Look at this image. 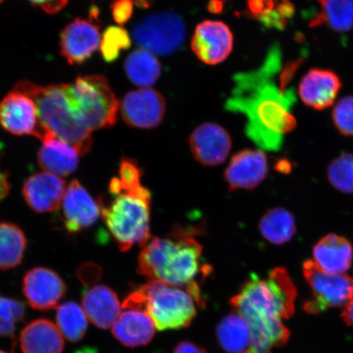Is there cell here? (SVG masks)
<instances>
[{
  "label": "cell",
  "instance_id": "cell-1",
  "mask_svg": "<svg viewBox=\"0 0 353 353\" xmlns=\"http://www.w3.org/2000/svg\"><path fill=\"white\" fill-rule=\"evenodd\" d=\"M269 68L270 60L258 72L236 74L225 108L245 114L247 136L259 147L276 152L281 148L284 135L294 130L295 120L281 94L268 83Z\"/></svg>",
  "mask_w": 353,
  "mask_h": 353
},
{
  "label": "cell",
  "instance_id": "cell-2",
  "mask_svg": "<svg viewBox=\"0 0 353 353\" xmlns=\"http://www.w3.org/2000/svg\"><path fill=\"white\" fill-rule=\"evenodd\" d=\"M141 176L138 164L123 159L119 176L110 183L112 201L105 205L99 199L105 227L123 252L136 245L144 246L150 239L152 196Z\"/></svg>",
  "mask_w": 353,
  "mask_h": 353
},
{
  "label": "cell",
  "instance_id": "cell-3",
  "mask_svg": "<svg viewBox=\"0 0 353 353\" xmlns=\"http://www.w3.org/2000/svg\"><path fill=\"white\" fill-rule=\"evenodd\" d=\"M203 248L192 236L176 233L167 238L154 237L143 246L139 258V274L153 281L185 287L202 306L204 300L196 278L209 274L203 263Z\"/></svg>",
  "mask_w": 353,
  "mask_h": 353
},
{
  "label": "cell",
  "instance_id": "cell-4",
  "mask_svg": "<svg viewBox=\"0 0 353 353\" xmlns=\"http://www.w3.org/2000/svg\"><path fill=\"white\" fill-rule=\"evenodd\" d=\"M296 298L297 289L288 271L276 268L267 279L251 274L230 303L251 330L267 334L278 321L293 316Z\"/></svg>",
  "mask_w": 353,
  "mask_h": 353
},
{
  "label": "cell",
  "instance_id": "cell-5",
  "mask_svg": "<svg viewBox=\"0 0 353 353\" xmlns=\"http://www.w3.org/2000/svg\"><path fill=\"white\" fill-rule=\"evenodd\" d=\"M14 90L32 98L44 129L73 145L82 156L90 151L91 132L74 117L66 99L63 85L41 86L22 81L17 83Z\"/></svg>",
  "mask_w": 353,
  "mask_h": 353
},
{
  "label": "cell",
  "instance_id": "cell-6",
  "mask_svg": "<svg viewBox=\"0 0 353 353\" xmlns=\"http://www.w3.org/2000/svg\"><path fill=\"white\" fill-rule=\"evenodd\" d=\"M195 302L187 290L153 281L134 291L123 301L143 308L159 330L187 327L196 315Z\"/></svg>",
  "mask_w": 353,
  "mask_h": 353
},
{
  "label": "cell",
  "instance_id": "cell-7",
  "mask_svg": "<svg viewBox=\"0 0 353 353\" xmlns=\"http://www.w3.org/2000/svg\"><path fill=\"white\" fill-rule=\"evenodd\" d=\"M63 90L74 117L91 132L117 123L120 105L104 77H78L63 85Z\"/></svg>",
  "mask_w": 353,
  "mask_h": 353
},
{
  "label": "cell",
  "instance_id": "cell-8",
  "mask_svg": "<svg viewBox=\"0 0 353 353\" xmlns=\"http://www.w3.org/2000/svg\"><path fill=\"white\" fill-rule=\"evenodd\" d=\"M134 42L152 54L168 56L178 52L186 38V26L178 13H152L132 26Z\"/></svg>",
  "mask_w": 353,
  "mask_h": 353
},
{
  "label": "cell",
  "instance_id": "cell-9",
  "mask_svg": "<svg viewBox=\"0 0 353 353\" xmlns=\"http://www.w3.org/2000/svg\"><path fill=\"white\" fill-rule=\"evenodd\" d=\"M303 272L312 294L303 307L309 314H319L328 308H344L353 300V276L326 272L313 260L303 263Z\"/></svg>",
  "mask_w": 353,
  "mask_h": 353
},
{
  "label": "cell",
  "instance_id": "cell-10",
  "mask_svg": "<svg viewBox=\"0 0 353 353\" xmlns=\"http://www.w3.org/2000/svg\"><path fill=\"white\" fill-rule=\"evenodd\" d=\"M98 10L92 8L88 19H77L66 25L60 34L61 54L70 65L81 64L101 46Z\"/></svg>",
  "mask_w": 353,
  "mask_h": 353
},
{
  "label": "cell",
  "instance_id": "cell-11",
  "mask_svg": "<svg viewBox=\"0 0 353 353\" xmlns=\"http://www.w3.org/2000/svg\"><path fill=\"white\" fill-rule=\"evenodd\" d=\"M0 125L12 134L32 135L41 140L52 134L39 121L32 98L14 88L0 103Z\"/></svg>",
  "mask_w": 353,
  "mask_h": 353
},
{
  "label": "cell",
  "instance_id": "cell-12",
  "mask_svg": "<svg viewBox=\"0 0 353 353\" xmlns=\"http://www.w3.org/2000/svg\"><path fill=\"white\" fill-rule=\"evenodd\" d=\"M120 109L128 125L149 130L161 125L165 117L166 103L160 92L151 88H141L123 97Z\"/></svg>",
  "mask_w": 353,
  "mask_h": 353
},
{
  "label": "cell",
  "instance_id": "cell-13",
  "mask_svg": "<svg viewBox=\"0 0 353 353\" xmlns=\"http://www.w3.org/2000/svg\"><path fill=\"white\" fill-rule=\"evenodd\" d=\"M233 35L222 21H205L196 26L192 41V50L202 63L217 65L230 55Z\"/></svg>",
  "mask_w": 353,
  "mask_h": 353
},
{
  "label": "cell",
  "instance_id": "cell-14",
  "mask_svg": "<svg viewBox=\"0 0 353 353\" xmlns=\"http://www.w3.org/2000/svg\"><path fill=\"white\" fill-rule=\"evenodd\" d=\"M61 205V219L70 234L94 226L101 215L99 200L95 201L78 180L72 181L66 188Z\"/></svg>",
  "mask_w": 353,
  "mask_h": 353
},
{
  "label": "cell",
  "instance_id": "cell-15",
  "mask_svg": "<svg viewBox=\"0 0 353 353\" xmlns=\"http://www.w3.org/2000/svg\"><path fill=\"white\" fill-rule=\"evenodd\" d=\"M22 291L30 307L37 310L47 311L55 307L63 299L66 286L57 272L39 267L26 273Z\"/></svg>",
  "mask_w": 353,
  "mask_h": 353
},
{
  "label": "cell",
  "instance_id": "cell-16",
  "mask_svg": "<svg viewBox=\"0 0 353 353\" xmlns=\"http://www.w3.org/2000/svg\"><path fill=\"white\" fill-rule=\"evenodd\" d=\"M189 144L198 162L206 166H216L227 160L232 148V140L228 131L222 126L205 123L192 132Z\"/></svg>",
  "mask_w": 353,
  "mask_h": 353
},
{
  "label": "cell",
  "instance_id": "cell-17",
  "mask_svg": "<svg viewBox=\"0 0 353 353\" xmlns=\"http://www.w3.org/2000/svg\"><path fill=\"white\" fill-rule=\"evenodd\" d=\"M65 192V181L48 172L30 176L22 188L26 204L38 213L59 210Z\"/></svg>",
  "mask_w": 353,
  "mask_h": 353
},
{
  "label": "cell",
  "instance_id": "cell-18",
  "mask_svg": "<svg viewBox=\"0 0 353 353\" xmlns=\"http://www.w3.org/2000/svg\"><path fill=\"white\" fill-rule=\"evenodd\" d=\"M266 154L259 150H245L235 154L225 171V180L231 191L251 190L266 179Z\"/></svg>",
  "mask_w": 353,
  "mask_h": 353
},
{
  "label": "cell",
  "instance_id": "cell-19",
  "mask_svg": "<svg viewBox=\"0 0 353 353\" xmlns=\"http://www.w3.org/2000/svg\"><path fill=\"white\" fill-rule=\"evenodd\" d=\"M121 311L112 326V334L126 347L145 345L152 341L156 331L153 321L143 308L123 303Z\"/></svg>",
  "mask_w": 353,
  "mask_h": 353
},
{
  "label": "cell",
  "instance_id": "cell-20",
  "mask_svg": "<svg viewBox=\"0 0 353 353\" xmlns=\"http://www.w3.org/2000/svg\"><path fill=\"white\" fill-rule=\"evenodd\" d=\"M341 88V79L329 70L312 69L299 86L303 103L316 110H324L334 103Z\"/></svg>",
  "mask_w": 353,
  "mask_h": 353
},
{
  "label": "cell",
  "instance_id": "cell-21",
  "mask_svg": "<svg viewBox=\"0 0 353 353\" xmlns=\"http://www.w3.org/2000/svg\"><path fill=\"white\" fill-rule=\"evenodd\" d=\"M82 305L88 319L101 329L112 327L122 310L116 293L103 285L86 289L83 294Z\"/></svg>",
  "mask_w": 353,
  "mask_h": 353
},
{
  "label": "cell",
  "instance_id": "cell-22",
  "mask_svg": "<svg viewBox=\"0 0 353 353\" xmlns=\"http://www.w3.org/2000/svg\"><path fill=\"white\" fill-rule=\"evenodd\" d=\"M313 261L326 272L345 274L352 265V245L345 237L328 234L313 248Z\"/></svg>",
  "mask_w": 353,
  "mask_h": 353
},
{
  "label": "cell",
  "instance_id": "cell-23",
  "mask_svg": "<svg viewBox=\"0 0 353 353\" xmlns=\"http://www.w3.org/2000/svg\"><path fill=\"white\" fill-rule=\"evenodd\" d=\"M41 141L43 145L38 154V161L43 170L63 176L72 174L77 170L79 153L73 145L54 134L47 135Z\"/></svg>",
  "mask_w": 353,
  "mask_h": 353
},
{
  "label": "cell",
  "instance_id": "cell-24",
  "mask_svg": "<svg viewBox=\"0 0 353 353\" xmlns=\"http://www.w3.org/2000/svg\"><path fill=\"white\" fill-rule=\"evenodd\" d=\"M20 343L23 353H63V335L50 320L41 319L30 322L22 330Z\"/></svg>",
  "mask_w": 353,
  "mask_h": 353
},
{
  "label": "cell",
  "instance_id": "cell-25",
  "mask_svg": "<svg viewBox=\"0 0 353 353\" xmlns=\"http://www.w3.org/2000/svg\"><path fill=\"white\" fill-rule=\"evenodd\" d=\"M216 333L221 347L228 353H245L250 348V325L236 312L223 317Z\"/></svg>",
  "mask_w": 353,
  "mask_h": 353
},
{
  "label": "cell",
  "instance_id": "cell-26",
  "mask_svg": "<svg viewBox=\"0 0 353 353\" xmlns=\"http://www.w3.org/2000/svg\"><path fill=\"white\" fill-rule=\"evenodd\" d=\"M125 70L127 77L134 85L150 88L160 78L161 65L152 52L139 48L127 57Z\"/></svg>",
  "mask_w": 353,
  "mask_h": 353
},
{
  "label": "cell",
  "instance_id": "cell-27",
  "mask_svg": "<svg viewBox=\"0 0 353 353\" xmlns=\"http://www.w3.org/2000/svg\"><path fill=\"white\" fill-rule=\"evenodd\" d=\"M321 11L311 26L325 25L336 32H347L353 28V0H317Z\"/></svg>",
  "mask_w": 353,
  "mask_h": 353
},
{
  "label": "cell",
  "instance_id": "cell-28",
  "mask_svg": "<svg viewBox=\"0 0 353 353\" xmlns=\"http://www.w3.org/2000/svg\"><path fill=\"white\" fill-rule=\"evenodd\" d=\"M28 245L23 231L17 225L0 223V270L14 268L23 259Z\"/></svg>",
  "mask_w": 353,
  "mask_h": 353
},
{
  "label": "cell",
  "instance_id": "cell-29",
  "mask_svg": "<svg viewBox=\"0 0 353 353\" xmlns=\"http://www.w3.org/2000/svg\"><path fill=\"white\" fill-rule=\"evenodd\" d=\"M262 236L275 245H282L292 239L296 232V223L292 214L283 208L267 212L259 222Z\"/></svg>",
  "mask_w": 353,
  "mask_h": 353
},
{
  "label": "cell",
  "instance_id": "cell-30",
  "mask_svg": "<svg viewBox=\"0 0 353 353\" xmlns=\"http://www.w3.org/2000/svg\"><path fill=\"white\" fill-rule=\"evenodd\" d=\"M57 327L70 342H78L85 336L88 329V317L83 309L73 301L65 302L57 307Z\"/></svg>",
  "mask_w": 353,
  "mask_h": 353
},
{
  "label": "cell",
  "instance_id": "cell-31",
  "mask_svg": "<svg viewBox=\"0 0 353 353\" xmlns=\"http://www.w3.org/2000/svg\"><path fill=\"white\" fill-rule=\"evenodd\" d=\"M329 182L338 191L353 193V154L343 153L327 168Z\"/></svg>",
  "mask_w": 353,
  "mask_h": 353
},
{
  "label": "cell",
  "instance_id": "cell-32",
  "mask_svg": "<svg viewBox=\"0 0 353 353\" xmlns=\"http://www.w3.org/2000/svg\"><path fill=\"white\" fill-rule=\"evenodd\" d=\"M130 46V35L125 29L121 26H109L101 38V55L107 63H113L120 57L121 52Z\"/></svg>",
  "mask_w": 353,
  "mask_h": 353
},
{
  "label": "cell",
  "instance_id": "cell-33",
  "mask_svg": "<svg viewBox=\"0 0 353 353\" xmlns=\"http://www.w3.org/2000/svg\"><path fill=\"white\" fill-rule=\"evenodd\" d=\"M26 306L19 300L0 296V337L12 336L17 324L24 319Z\"/></svg>",
  "mask_w": 353,
  "mask_h": 353
},
{
  "label": "cell",
  "instance_id": "cell-34",
  "mask_svg": "<svg viewBox=\"0 0 353 353\" xmlns=\"http://www.w3.org/2000/svg\"><path fill=\"white\" fill-rule=\"evenodd\" d=\"M332 117L341 134L353 137V96L344 97L335 104Z\"/></svg>",
  "mask_w": 353,
  "mask_h": 353
},
{
  "label": "cell",
  "instance_id": "cell-35",
  "mask_svg": "<svg viewBox=\"0 0 353 353\" xmlns=\"http://www.w3.org/2000/svg\"><path fill=\"white\" fill-rule=\"evenodd\" d=\"M134 3V0H114L110 6L113 19L121 28L130 20Z\"/></svg>",
  "mask_w": 353,
  "mask_h": 353
},
{
  "label": "cell",
  "instance_id": "cell-36",
  "mask_svg": "<svg viewBox=\"0 0 353 353\" xmlns=\"http://www.w3.org/2000/svg\"><path fill=\"white\" fill-rule=\"evenodd\" d=\"M34 6L41 8L48 14H56L64 8L68 0H28Z\"/></svg>",
  "mask_w": 353,
  "mask_h": 353
},
{
  "label": "cell",
  "instance_id": "cell-37",
  "mask_svg": "<svg viewBox=\"0 0 353 353\" xmlns=\"http://www.w3.org/2000/svg\"><path fill=\"white\" fill-rule=\"evenodd\" d=\"M174 353H207V352L200 346L192 342L183 341L176 345Z\"/></svg>",
  "mask_w": 353,
  "mask_h": 353
},
{
  "label": "cell",
  "instance_id": "cell-38",
  "mask_svg": "<svg viewBox=\"0 0 353 353\" xmlns=\"http://www.w3.org/2000/svg\"><path fill=\"white\" fill-rule=\"evenodd\" d=\"M11 185L7 172L2 170L0 167V201L6 198L10 191Z\"/></svg>",
  "mask_w": 353,
  "mask_h": 353
},
{
  "label": "cell",
  "instance_id": "cell-39",
  "mask_svg": "<svg viewBox=\"0 0 353 353\" xmlns=\"http://www.w3.org/2000/svg\"><path fill=\"white\" fill-rule=\"evenodd\" d=\"M341 317L347 325L353 326V300L343 308Z\"/></svg>",
  "mask_w": 353,
  "mask_h": 353
},
{
  "label": "cell",
  "instance_id": "cell-40",
  "mask_svg": "<svg viewBox=\"0 0 353 353\" xmlns=\"http://www.w3.org/2000/svg\"><path fill=\"white\" fill-rule=\"evenodd\" d=\"M76 353H98L95 348L83 347L82 350L77 351Z\"/></svg>",
  "mask_w": 353,
  "mask_h": 353
},
{
  "label": "cell",
  "instance_id": "cell-41",
  "mask_svg": "<svg viewBox=\"0 0 353 353\" xmlns=\"http://www.w3.org/2000/svg\"><path fill=\"white\" fill-rule=\"evenodd\" d=\"M268 3V6L272 8V10H276L279 6L276 7V2L278 0H264Z\"/></svg>",
  "mask_w": 353,
  "mask_h": 353
},
{
  "label": "cell",
  "instance_id": "cell-42",
  "mask_svg": "<svg viewBox=\"0 0 353 353\" xmlns=\"http://www.w3.org/2000/svg\"><path fill=\"white\" fill-rule=\"evenodd\" d=\"M0 353H8V352H4V351H3V350H0Z\"/></svg>",
  "mask_w": 353,
  "mask_h": 353
},
{
  "label": "cell",
  "instance_id": "cell-43",
  "mask_svg": "<svg viewBox=\"0 0 353 353\" xmlns=\"http://www.w3.org/2000/svg\"><path fill=\"white\" fill-rule=\"evenodd\" d=\"M3 2V0H0V3H1Z\"/></svg>",
  "mask_w": 353,
  "mask_h": 353
},
{
  "label": "cell",
  "instance_id": "cell-44",
  "mask_svg": "<svg viewBox=\"0 0 353 353\" xmlns=\"http://www.w3.org/2000/svg\"><path fill=\"white\" fill-rule=\"evenodd\" d=\"M156 353H159V352H156Z\"/></svg>",
  "mask_w": 353,
  "mask_h": 353
}]
</instances>
